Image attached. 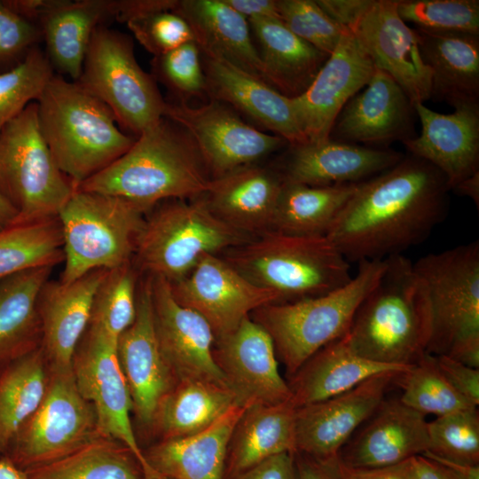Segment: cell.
<instances>
[{
    "instance_id": "4",
    "label": "cell",
    "mask_w": 479,
    "mask_h": 479,
    "mask_svg": "<svg viewBox=\"0 0 479 479\" xmlns=\"http://www.w3.org/2000/svg\"><path fill=\"white\" fill-rule=\"evenodd\" d=\"M35 102L42 135L56 164L75 187L135 142L106 104L63 75L54 74Z\"/></svg>"
},
{
    "instance_id": "63",
    "label": "cell",
    "mask_w": 479,
    "mask_h": 479,
    "mask_svg": "<svg viewBox=\"0 0 479 479\" xmlns=\"http://www.w3.org/2000/svg\"><path fill=\"white\" fill-rule=\"evenodd\" d=\"M17 218V212L0 194V231L13 224Z\"/></svg>"
},
{
    "instance_id": "42",
    "label": "cell",
    "mask_w": 479,
    "mask_h": 479,
    "mask_svg": "<svg viewBox=\"0 0 479 479\" xmlns=\"http://www.w3.org/2000/svg\"><path fill=\"white\" fill-rule=\"evenodd\" d=\"M396 381L402 389L399 400L424 415L438 417L477 407L450 384L439 370L435 356L428 352L401 373Z\"/></svg>"
},
{
    "instance_id": "41",
    "label": "cell",
    "mask_w": 479,
    "mask_h": 479,
    "mask_svg": "<svg viewBox=\"0 0 479 479\" xmlns=\"http://www.w3.org/2000/svg\"><path fill=\"white\" fill-rule=\"evenodd\" d=\"M64 262L63 238L58 216L15 224L0 231V280L38 267Z\"/></svg>"
},
{
    "instance_id": "60",
    "label": "cell",
    "mask_w": 479,
    "mask_h": 479,
    "mask_svg": "<svg viewBox=\"0 0 479 479\" xmlns=\"http://www.w3.org/2000/svg\"><path fill=\"white\" fill-rule=\"evenodd\" d=\"M443 466L449 468L456 475L463 477L464 479H479V465H469L466 463L457 462L442 459L432 455L428 452L421 454Z\"/></svg>"
},
{
    "instance_id": "33",
    "label": "cell",
    "mask_w": 479,
    "mask_h": 479,
    "mask_svg": "<svg viewBox=\"0 0 479 479\" xmlns=\"http://www.w3.org/2000/svg\"><path fill=\"white\" fill-rule=\"evenodd\" d=\"M411 366L389 365L362 357L350 349L343 335L317 351L290 376V401L295 408L319 402L376 374L403 373Z\"/></svg>"
},
{
    "instance_id": "27",
    "label": "cell",
    "mask_w": 479,
    "mask_h": 479,
    "mask_svg": "<svg viewBox=\"0 0 479 479\" xmlns=\"http://www.w3.org/2000/svg\"><path fill=\"white\" fill-rule=\"evenodd\" d=\"M203 71L206 93L212 99L231 105L289 145L308 142L291 98L224 60L204 57Z\"/></svg>"
},
{
    "instance_id": "40",
    "label": "cell",
    "mask_w": 479,
    "mask_h": 479,
    "mask_svg": "<svg viewBox=\"0 0 479 479\" xmlns=\"http://www.w3.org/2000/svg\"><path fill=\"white\" fill-rule=\"evenodd\" d=\"M25 471L31 479H144L130 452L103 436L59 459Z\"/></svg>"
},
{
    "instance_id": "31",
    "label": "cell",
    "mask_w": 479,
    "mask_h": 479,
    "mask_svg": "<svg viewBox=\"0 0 479 479\" xmlns=\"http://www.w3.org/2000/svg\"><path fill=\"white\" fill-rule=\"evenodd\" d=\"M114 17L115 0H52L38 26L54 71L76 82L93 33Z\"/></svg>"
},
{
    "instance_id": "25",
    "label": "cell",
    "mask_w": 479,
    "mask_h": 479,
    "mask_svg": "<svg viewBox=\"0 0 479 479\" xmlns=\"http://www.w3.org/2000/svg\"><path fill=\"white\" fill-rule=\"evenodd\" d=\"M404 155L389 148L333 139L290 145L279 170L284 182L330 186L365 181L400 161Z\"/></svg>"
},
{
    "instance_id": "2",
    "label": "cell",
    "mask_w": 479,
    "mask_h": 479,
    "mask_svg": "<svg viewBox=\"0 0 479 479\" xmlns=\"http://www.w3.org/2000/svg\"><path fill=\"white\" fill-rule=\"evenodd\" d=\"M210 180L192 137L162 117L120 158L75 188L121 197L150 211L165 200L201 196Z\"/></svg>"
},
{
    "instance_id": "7",
    "label": "cell",
    "mask_w": 479,
    "mask_h": 479,
    "mask_svg": "<svg viewBox=\"0 0 479 479\" xmlns=\"http://www.w3.org/2000/svg\"><path fill=\"white\" fill-rule=\"evenodd\" d=\"M163 202L147 213L132 260L147 276L177 282L201 256L222 254L253 238L216 217L200 196Z\"/></svg>"
},
{
    "instance_id": "29",
    "label": "cell",
    "mask_w": 479,
    "mask_h": 479,
    "mask_svg": "<svg viewBox=\"0 0 479 479\" xmlns=\"http://www.w3.org/2000/svg\"><path fill=\"white\" fill-rule=\"evenodd\" d=\"M173 12L187 22L204 57L224 60L267 82L247 20L224 0H180Z\"/></svg>"
},
{
    "instance_id": "18",
    "label": "cell",
    "mask_w": 479,
    "mask_h": 479,
    "mask_svg": "<svg viewBox=\"0 0 479 479\" xmlns=\"http://www.w3.org/2000/svg\"><path fill=\"white\" fill-rule=\"evenodd\" d=\"M375 69L360 43L347 30L310 87L292 98L298 123L308 142L329 139L339 114L368 83Z\"/></svg>"
},
{
    "instance_id": "30",
    "label": "cell",
    "mask_w": 479,
    "mask_h": 479,
    "mask_svg": "<svg viewBox=\"0 0 479 479\" xmlns=\"http://www.w3.org/2000/svg\"><path fill=\"white\" fill-rule=\"evenodd\" d=\"M413 29L431 75L430 98L454 108L479 103V35Z\"/></svg>"
},
{
    "instance_id": "20",
    "label": "cell",
    "mask_w": 479,
    "mask_h": 479,
    "mask_svg": "<svg viewBox=\"0 0 479 479\" xmlns=\"http://www.w3.org/2000/svg\"><path fill=\"white\" fill-rule=\"evenodd\" d=\"M214 357L239 405L279 404L291 400L279 373L273 342L250 316L215 341Z\"/></svg>"
},
{
    "instance_id": "36",
    "label": "cell",
    "mask_w": 479,
    "mask_h": 479,
    "mask_svg": "<svg viewBox=\"0 0 479 479\" xmlns=\"http://www.w3.org/2000/svg\"><path fill=\"white\" fill-rule=\"evenodd\" d=\"M53 268H34L0 280V365L36 348L38 297Z\"/></svg>"
},
{
    "instance_id": "3",
    "label": "cell",
    "mask_w": 479,
    "mask_h": 479,
    "mask_svg": "<svg viewBox=\"0 0 479 479\" xmlns=\"http://www.w3.org/2000/svg\"><path fill=\"white\" fill-rule=\"evenodd\" d=\"M379 280L359 304L344 338L368 360L411 366L427 352L432 318L427 287L404 255L383 259Z\"/></svg>"
},
{
    "instance_id": "21",
    "label": "cell",
    "mask_w": 479,
    "mask_h": 479,
    "mask_svg": "<svg viewBox=\"0 0 479 479\" xmlns=\"http://www.w3.org/2000/svg\"><path fill=\"white\" fill-rule=\"evenodd\" d=\"M117 355L133 411L144 426H152L160 403L177 381L157 339L150 276L138 282L136 318L118 338Z\"/></svg>"
},
{
    "instance_id": "59",
    "label": "cell",
    "mask_w": 479,
    "mask_h": 479,
    "mask_svg": "<svg viewBox=\"0 0 479 479\" xmlns=\"http://www.w3.org/2000/svg\"><path fill=\"white\" fill-rule=\"evenodd\" d=\"M3 2L17 14L38 25L52 0H3Z\"/></svg>"
},
{
    "instance_id": "8",
    "label": "cell",
    "mask_w": 479,
    "mask_h": 479,
    "mask_svg": "<svg viewBox=\"0 0 479 479\" xmlns=\"http://www.w3.org/2000/svg\"><path fill=\"white\" fill-rule=\"evenodd\" d=\"M148 212L121 197L75 188L58 215L64 251L59 280L132 263Z\"/></svg>"
},
{
    "instance_id": "64",
    "label": "cell",
    "mask_w": 479,
    "mask_h": 479,
    "mask_svg": "<svg viewBox=\"0 0 479 479\" xmlns=\"http://www.w3.org/2000/svg\"><path fill=\"white\" fill-rule=\"evenodd\" d=\"M153 479H169V478H167V477H164V476H161V475H159L157 477H154Z\"/></svg>"
},
{
    "instance_id": "46",
    "label": "cell",
    "mask_w": 479,
    "mask_h": 479,
    "mask_svg": "<svg viewBox=\"0 0 479 479\" xmlns=\"http://www.w3.org/2000/svg\"><path fill=\"white\" fill-rule=\"evenodd\" d=\"M397 10L417 28L479 35L478 0H397Z\"/></svg>"
},
{
    "instance_id": "49",
    "label": "cell",
    "mask_w": 479,
    "mask_h": 479,
    "mask_svg": "<svg viewBox=\"0 0 479 479\" xmlns=\"http://www.w3.org/2000/svg\"><path fill=\"white\" fill-rule=\"evenodd\" d=\"M126 25L139 43L154 57L194 41L187 22L172 11L135 19Z\"/></svg>"
},
{
    "instance_id": "44",
    "label": "cell",
    "mask_w": 479,
    "mask_h": 479,
    "mask_svg": "<svg viewBox=\"0 0 479 479\" xmlns=\"http://www.w3.org/2000/svg\"><path fill=\"white\" fill-rule=\"evenodd\" d=\"M54 74L45 51L39 46L34 47L17 67L0 74V131L39 98Z\"/></svg>"
},
{
    "instance_id": "39",
    "label": "cell",
    "mask_w": 479,
    "mask_h": 479,
    "mask_svg": "<svg viewBox=\"0 0 479 479\" xmlns=\"http://www.w3.org/2000/svg\"><path fill=\"white\" fill-rule=\"evenodd\" d=\"M42 348L36 347L0 371V452H7L43 398L48 384Z\"/></svg>"
},
{
    "instance_id": "32",
    "label": "cell",
    "mask_w": 479,
    "mask_h": 479,
    "mask_svg": "<svg viewBox=\"0 0 479 479\" xmlns=\"http://www.w3.org/2000/svg\"><path fill=\"white\" fill-rule=\"evenodd\" d=\"M245 409L234 404L197 434L162 440L145 453L147 462L158 475L169 479H225L229 442Z\"/></svg>"
},
{
    "instance_id": "12",
    "label": "cell",
    "mask_w": 479,
    "mask_h": 479,
    "mask_svg": "<svg viewBox=\"0 0 479 479\" xmlns=\"http://www.w3.org/2000/svg\"><path fill=\"white\" fill-rule=\"evenodd\" d=\"M51 372L41 404L7 450V457L21 468L59 459L101 436L94 410L81 395L73 368Z\"/></svg>"
},
{
    "instance_id": "38",
    "label": "cell",
    "mask_w": 479,
    "mask_h": 479,
    "mask_svg": "<svg viewBox=\"0 0 479 479\" xmlns=\"http://www.w3.org/2000/svg\"><path fill=\"white\" fill-rule=\"evenodd\" d=\"M358 185L310 186L284 182L271 231L300 236L326 235Z\"/></svg>"
},
{
    "instance_id": "54",
    "label": "cell",
    "mask_w": 479,
    "mask_h": 479,
    "mask_svg": "<svg viewBox=\"0 0 479 479\" xmlns=\"http://www.w3.org/2000/svg\"><path fill=\"white\" fill-rule=\"evenodd\" d=\"M177 0H115L114 20L128 23L153 13L174 11Z\"/></svg>"
},
{
    "instance_id": "14",
    "label": "cell",
    "mask_w": 479,
    "mask_h": 479,
    "mask_svg": "<svg viewBox=\"0 0 479 479\" xmlns=\"http://www.w3.org/2000/svg\"><path fill=\"white\" fill-rule=\"evenodd\" d=\"M163 117L178 124L192 137L211 179L253 165L287 144L277 135L248 125L225 104L215 99L199 106L166 101Z\"/></svg>"
},
{
    "instance_id": "28",
    "label": "cell",
    "mask_w": 479,
    "mask_h": 479,
    "mask_svg": "<svg viewBox=\"0 0 479 479\" xmlns=\"http://www.w3.org/2000/svg\"><path fill=\"white\" fill-rule=\"evenodd\" d=\"M283 184L279 170L253 164L211 179L200 197L224 223L255 237L271 231Z\"/></svg>"
},
{
    "instance_id": "48",
    "label": "cell",
    "mask_w": 479,
    "mask_h": 479,
    "mask_svg": "<svg viewBox=\"0 0 479 479\" xmlns=\"http://www.w3.org/2000/svg\"><path fill=\"white\" fill-rule=\"evenodd\" d=\"M200 51L194 41L163 55L154 57L153 67L157 78L181 98L206 92V80Z\"/></svg>"
},
{
    "instance_id": "35",
    "label": "cell",
    "mask_w": 479,
    "mask_h": 479,
    "mask_svg": "<svg viewBox=\"0 0 479 479\" xmlns=\"http://www.w3.org/2000/svg\"><path fill=\"white\" fill-rule=\"evenodd\" d=\"M261 46L266 82L286 97L302 95L329 55L293 34L280 20H247Z\"/></svg>"
},
{
    "instance_id": "6",
    "label": "cell",
    "mask_w": 479,
    "mask_h": 479,
    "mask_svg": "<svg viewBox=\"0 0 479 479\" xmlns=\"http://www.w3.org/2000/svg\"><path fill=\"white\" fill-rule=\"evenodd\" d=\"M384 268V260L361 261L356 276L338 289L300 301L267 304L251 313L250 318L271 336L289 376L317 351L347 333L359 304Z\"/></svg>"
},
{
    "instance_id": "11",
    "label": "cell",
    "mask_w": 479,
    "mask_h": 479,
    "mask_svg": "<svg viewBox=\"0 0 479 479\" xmlns=\"http://www.w3.org/2000/svg\"><path fill=\"white\" fill-rule=\"evenodd\" d=\"M423 280L431 309L427 352L449 355L479 341V242L424 255L413 263Z\"/></svg>"
},
{
    "instance_id": "9",
    "label": "cell",
    "mask_w": 479,
    "mask_h": 479,
    "mask_svg": "<svg viewBox=\"0 0 479 479\" xmlns=\"http://www.w3.org/2000/svg\"><path fill=\"white\" fill-rule=\"evenodd\" d=\"M75 189L42 135L36 102L0 131V194L17 212L15 224L57 217Z\"/></svg>"
},
{
    "instance_id": "16",
    "label": "cell",
    "mask_w": 479,
    "mask_h": 479,
    "mask_svg": "<svg viewBox=\"0 0 479 479\" xmlns=\"http://www.w3.org/2000/svg\"><path fill=\"white\" fill-rule=\"evenodd\" d=\"M401 373L376 374L330 398L295 409L296 452L334 459L355 432L374 413Z\"/></svg>"
},
{
    "instance_id": "56",
    "label": "cell",
    "mask_w": 479,
    "mask_h": 479,
    "mask_svg": "<svg viewBox=\"0 0 479 479\" xmlns=\"http://www.w3.org/2000/svg\"><path fill=\"white\" fill-rule=\"evenodd\" d=\"M295 461L299 479H342L337 458L322 460L295 452Z\"/></svg>"
},
{
    "instance_id": "15",
    "label": "cell",
    "mask_w": 479,
    "mask_h": 479,
    "mask_svg": "<svg viewBox=\"0 0 479 479\" xmlns=\"http://www.w3.org/2000/svg\"><path fill=\"white\" fill-rule=\"evenodd\" d=\"M170 287L180 304L208 322L216 340L233 332L260 307L279 302L275 292L252 283L218 255L201 256L185 277Z\"/></svg>"
},
{
    "instance_id": "62",
    "label": "cell",
    "mask_w": 479,
    "mask_h": 479,
    "mask_svg": "<svg viewBox=\"0 0 479 479\" xmlns=\"http://www.w3.org/2000/svg\"><path fill=\"white\" fill-rule=\"evenodd\" d=\"M0 479H31L27 473L7 456L0 459Z\"/></svg>"
},
{
    "instance_id": "17",
    "label": "cell",
    "mask_w": 479,
    "mask_h": 479,
    "mask_svg": "<svg viewBox=\"0 0 479 479\" xmlns=\"http://www.w3.org/2000/svg\"><path fill=\"white\" fill-rule=\"evenodd\" d=\"M397 4V0H370L349 31L375 67L389 75L414 106L430 99L431 75L414 29L400 18Z\"/></svg>"
},
{
    "instance_id": "53",
    "label": "cell",
    "mask_w": 479,
    "mask_h": 479,
    "mask_svg": "<svg viewBox=\"0 0 479 479\" xmlns=\"http://www.w3.org/2000/svg\"><path fill=\"white\" fill-rule=\"evenodd\" d=\"M342 479H415L413 458L382 467H350L338 460Z\"/></svg>"
},
{
    "instance_id": "61",
    "label": "cell",
    "mask_w": 479,
    "mask_h": 479,
    "mask_svg": "<svg viewBox=\"0 0 479 479\" xmlns=\"http://www.w3.org/2000/svg\"><path fill=\"white\" fill-rule=\"evenodd\" d=\"M460 196L470 198L476 207L479 205V172L475 173L471 177L457 185L453 190Z\"/></svg>"
},
{
    "instance_id": "26",
    "label": "cell",
    "mask_w": 479,
    "mask_h": 479,
    "mask_svg": "<svg viewBox=\"0 0 479 479\" xmlns=\"http://www.w3.org/2000/svg\"><path fill=\"white\" fill-rule=\"evenodd\" d=\"M108 270L90 271L64 283L47 280L38 297L42 349L51 369L70 370L91 316L95 293Z\"/></svg>"
},
{
    "instance_id": "37",
    "label": "cell",
    "mask_w": 479,
    "mask_h": 479,
    "mask_svg": "<svg viewBox=\"0 0 479 479\" xmlns=\"http://www.w3.org/2000/svg\"><path fill=\"white\" fill-rule=\"evenodd\" d=\"M234 404L227 388L199 380H183L163 397L154 421L162 440L197 434L221 418Z\"/></svg>"
},
{
    "instance_id": "55",
    "label": "cell",
    "mask_w": 479,
    "mask_h": 479,
    "mask_svg": "<svg viewBox=\"0 0 479 479\" xmlns=\"http://www.w3.org/2000/svg\"><path fill=\"white\" fill-rule=\"evenodd\" d=\"M317 3L333 20L349 30L370 0H317Z\"/></svg>"
},
{
    "instance_id": "13",
    "label": "cell",
    "mask_w": 479,
    "mask_h": 479,
    "mask_svg": "<svg viewBox=\"0 0 479 479\" xmlns=\"http://www.w3.org/2000/svg\"><path fill=\"white\" fill-rule=\"evenodd\" d=\"M73 359L77 388L95 412L98 434L127 448L138 463L144 479L159 476L149 465L135 436L132 401L118 355V340L90 326Z\"/></svg>"
},
{
    "instance_id": "51",
    "label": "cell",
    "mask_w": 479,
    "mask_h": 479,
    "mask_svg": "<svg viewBox=\"0 0 479 479\" xmlns=\"http://www.w3.org/2000/svg\"><path fill=\"white\" fill-rule=\"evenodd\" d=\"M439 370L450 384L475 406L479 404V368L462 364L447 355H434Z\"/></svg>"
},
{
    "instance_id": "45",
    "label": "cell",
    "mask_w": 479,
    "mask_h": 479,
    "mask_svg": "<svg viewBox=\"0 0 479 479\" xmlns=\"http://www.w3.org/2000/svg\"><path fill=\"white\" fill-rule=\"evenodd\" d=\"M428 436L426 452L452 461L479 465L477 407L438 416L428 421Z\"/></svg>"
},
{
    "instance_id": "5",
    "label": "cell",
    "mask_w": 479,
    "mask_h": 479,
    "mask_svg": "<svg viewBox=\"0 0 479 479\" xmlns=\"http://www.w3.org/2000/svg\"><path fill=\"white\" fill-rule=\"evenodd\" d=\"M221 257L252 283L275 292L279 303L326 294L352 279L349 263L326 235L270 231Z\"/></svg>"
},
{
    "instance_id": "50",
    "label": "cell",
    "mask_w": 479,
    "mask_h": 479,
    "mask_svg": "<svg viewBox=\"0 0 479 479\" xmlns=\"http://www.w3.org/2000/svg\"><path fill=\"white\" fill-rule=\"evenodd\" d=\"M42 41L37 24L17 14L0 0V74L20 64Z\"/></svg>"
},
{
    "instance_id": "24",
    "label": "cell",
    "mask_w": 479,
    "mask_h": 479,
    "mask_svg": "<svg viewBox=\"0 0 479 479\" xmlns=\"http://www.w3.org/2000/svg\"><path fill=\"white\" fill-rule=\"evenodd\" d=\"M426 415L399 398L383 400L356 435L342 446L338 460L350 467L394 465L428 449Z\"/></svg>"
},
{
    "instance_id": "58",
    "label": "cell",
    "mask_w": 479,
    "mask_h": 479,
    "mask_svg": "<svg viewBox=\"0 0 479 479\" xmlns=\"http://www.w3.org/2000/svg\"><path fill=\"white\" fill-rule=\"evenodd\" d=\"M415 479H464L444 466L423 456L413 457Z\"/></svg>"
},
{
    "instance_id": "57",
    "label": "cell",
    "mask_w": 479,
    "mask_h": 479,
    "mask_svg": "<svg viewBox=\"0 0 479 479\" xmlns=\"http://www.w3.org/2000/svg\"><path fill=\"white\" fill-rule=\"evenodd\" d=\"M247 20L254 19L280 20L276 0H224Z\"/></svg>"
},
{
    "instance_id": "52",
    "label": "cell",
    "mask_w": 479,
    "mask_h": 479,
    "mask_svg": "<svg viewBox=\"0 0 479 479\" xmlns=\"http://www.w3.org/2000/svg\"><path fill=\"white\" fill-rule=\"evenodd\" d=\"M226 479H299L295 453L274 455Z\"/></svg>"
},
{
    "instance_id": "22",
    "label": "cell",
    "mask_w": 479,
    "mask_h": 479,
    "mask_svg": "<svg viewBox=\"0 0 479 479\" xmlns=\"http://www.w3.org/2000/svg\"><path fill=\"white\" fill-rule=\"evenodd\" d=\"M365 87L344 106L329 139L356 145H388L414 137V106L396 81L376 68Z\"/></svg>"
},
{
    "instance_id": "34",
    "label": "cell",
    "mask_w": 479,
    "mask_h": 479,
    "mask_svg": "<svg viewBox=\"0 0 479 479\" xmlns=\"http://www.w3.org/2000/svg\"><path fill=\"white\" fill-rule=\"evenodd\" d=\"M295 407L291 401L246 407L228 445L225 479L282 452H296Z\"/></svg>"
},
{
    "instance_id": "23",
    "label": "cell",
    "mask_w": 479,
    "mask_h": 479,
    "mask_svg": "<svg viewBox=\"0 0 479 479\" xmlns=\"http://www.w3.org/2000/svg\"><path fill=\"white\" fill-rule=\"evenodd\" d=\"M421 125L418 137L402 142L409 154L436 168L450 190L479 172V103L455 107L440 114L424 103L414 105Z\"/></svg>"
},
{
    "instance_id": "19",
    "label": "cell",
    "mask_w": 479,
    "mask_h": 479,
    "mask_svg": "<svg viewBox=\"0 0 479 479\" xmlns=\"http://www.w3.org/2000/svg\"><path fill=\"white\" fill-rule=\"evenodd\" d=\"M150 278L157 339L177 381L199 380L229 389L214 357L216 337L208 322L175 299L167 279Z\"/></svg>"
},
{
    "instance_id": "43",
    "label": "cell",
    "mask_w": 479,
    "mask_h": 479,
    "mask_svg": "<svg viewBox=\"0 0 479 479\" xmlns=\"http://www.w3.org/2000/svg\"><path fill=\"white\" fill-rule=\"evenodd\" d=\"M137 277L132 263L107 271L95 293L89 325L118 340L136 318Z\"/></svg>"
},
{
    "instance_id": "1",
    "label": "cell",
    "mask_w": 479,
    "mask_h": 479,
    "mask_svg": "<svg viewBox=\"0 0 479 479\" xmlns=\"http://www.w3.org/2000/svg\"><path fill=\"white\" fill-rule=\"evenodd\" d=\"M450 191L436 168L408 154L359 183L326 236L349 263L403 255L446 217Z\"/></svg>"
},
{
    "instance_id": "10",
    "label": "cell",
    "mask_w": 479,
    "mask_h": 479,
    "mask_svg": "<svg viewBox=\"0 0 479 479\" xmlns=\"http://www.w3.org/2000/svg\"><path fill=\"white\" fill-rule=\"evenodd\" d=\"M76 82L106 104L120 128L135 137L163 117L166 101L138 65L131 38L106 25L93 33Z\"/></svg>"
},
{
    "instance_id": "47",
    "label": "cell",
    "mask_w": 479,
    "mask_h": 479,
    "mask_svg": "<svg viewBox=\"0 0 479 479\" xmlns=\"http://www.w3.org/2000/svg\"><path fill=\"white\" fill-rule=\"evenodd\" d=\"M281 22L296 36L330 55L345 27L333 20L314 0H276Z\"/></svg>"
}]
</instances>
